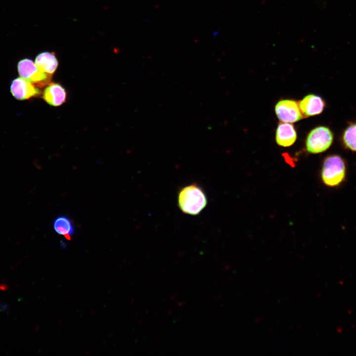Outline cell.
Returning <instances> with one entry per match:
<instances>
[{"label": "cell", "mask_w": 356, "mask_h": 356, "mask_svg": "<svg viewBox=\"0 0 356 356\" xmlns=\"http://www.w3.org/2000/svg\"><path fill=\"white\" fill-rule=\"evenodd\" d=\"M178 206L182 213L197 215L206 207L207 198L202 187L193 183L182 187L178 193Z\"/></svg>", "instance_id": "obj_1"}, {"label": "cell", "mask_w": 356, "mask_h": 356, "mask_svg": "<svg viewBox=\"0 0 356 356\" xmlns=\"http://www.w3.org/2000/svg\"><path fill=\"white\" fill-rule=\"evenodd\" d=\"M346 175V163L341 156L333 154L325 158L321 171V179L325 185L338 186L344 181Z\"/></svg>", "instance_id": "obj_2"}, {"label": "cell", "mask_w": 356, "mask_h": 356, "mask_svg": "<svg viewBox=\"0 0 356 356\" xmlns=\"http://www.w3.org/2000/svg\"><path fill=\"white\" fill-rule=\"evenodd\" d=\"M334 134L326 126H320L312 129L305 140L306 149L311 154H319L326 151L331 146Z\"/></svg>", "instance_id": "obj_3"}, {"label": "cell", "mask_w": 356, "mask_h": 356, "mask_svg": "<svg viewBox=\"0 0 356 356\" xmlns=\"http://www.w3.org/2000/svg\"><path fill=\"white\" fill-rule=\"evenodd\" d=\"M274 111L277 117L282 122L293 123L304 118L298 102L293 99L280 100L276 104Z\"/></svg>", "instance_id": "obj_4"}, {"label": "cell", "mask_w": 356, "mask_h": 356, "mask_svg": "<svg viewBox=\"0 0 356 356\" xmlns=\"http://www.w3.org/2000/svg\"><path fill=\"white\" fill-rule=\"evenodd\" d=\"M18 71L21 78L32 83L44 84L50 80L49 75L37 67L35 63L30 59L20 60L17 65Z\"/></svg>", "instance_id": "obj_5"}, {"label": "cell", "mask_w": 356, "mask_h": 356, "mask_svg": "<svg viewBox=\"0 0 356 356\" xmlns=\"http://www.w3.org/2000/svg\"><path fill=\"white\" fill-rule=\"evenodd\" d=\"M298 104L301 111L305 118L321 114L326 106L324 100L321 96L314 94L307 95Z\"/></svg>", "instance_id": "obj_6"}, {"label": "cell", "mask_w": 356, "mask_h": 356, "mask_svg": "<svg viewBox=\"0 0 356 356\" xmlns=\"http://www.w3.org/2000/svg\"><path fill=\"white\" fill-rule=\"evenodd\" d=\"M10 91L13 96L18 100L29 99L41 93L40 90L30 82L21 77L13 80Z\"/></svg>", "instance_id": "obj_7"}, {"label": "cell", "mask_w": 356, "mask_h": 356, "mask_svg": "<svg viewBox=\"0 0 356 356\" xmlns=\"http://www.w3.org/2000/svg\"><path fill=\"white\" fill-rule=\"evenodd\" d=\"M297 137L296 131L292 124L282 122L278 124L275 133V141L279 146L290 147L295 142Z\"/></svg>", "instance_id": "obj_8"}, {"label": "cell", "mask_w": 356, "mask_h": 356, "mask_svg": "<svg viewBox=\"0 0 356 356\" xmlns=\"http://www.w3.org/2000/svg\"><path fill=\"white\" fill-rule=\"evenodd\" d=\"M43 98L50 105L58 106L65 101L66 92L65 89L60 84L51 83L44 89Z\"/></svg>", "instance_id": "obj_9"}, {"label": "cell", "mask_w": 356, "mask_h": 356, "mask_svg": "<svg viewBox=\"0 0 356 356\" xmlns=\"http://www.w3.org/2000/svg\"><path fill=\"white\" fill-rule=\"evenodd\" d=\"M35 64L40 70L52 75L58 67V62L53 52H43L37 55Z\"/></svg>", "instance_id": "obj_10"}, {"label": "cell", "mask_w": 356, "mask_h": 356, "mask_svg": "<svg viewBox=\"0 0 356 356\" xmlns=\"http://www.w3.org/2000/svg\"><path fill=\"white\" fill-rule=\"evenodd\" d=\"M53 227L55 232L70 239L75 232V228L71 220L64 216H59L53 222Z\"/></svg>", "instance_id": "obj_11"}, {"label": "cell", "mask_w": 356, "mask_h": 356, "mask_svg": "<svg viewBox=\"0 0 356 356\" xmlns=\"http://www.w3.org/2000/svg\"><path fill=\"white\" fill-rule=\"evenodd\" d=\"M341 140L345 148L356 152V121L348 124L341 134Z\"/></svg>", "instance_id": "obj_12"}]
</instances>
